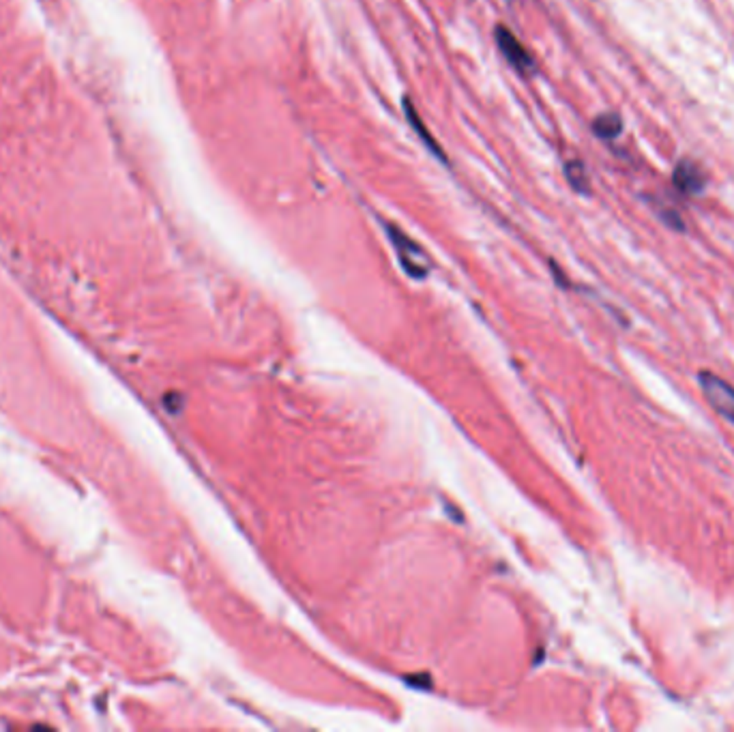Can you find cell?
<instances>
[{
	"mask_svg": "<svg viewBox=\"0 0 734 732\" xmlns=\"http://www.w3.org/2000/svg\"><path fill=\"white\" fill-rule=\"evenodd\" d=\"M404 112H406V119H408V123H411V127H413L417 133H421V140H423V144H425V146H427V148H429L434 155H438V159H443V161H445V153H443V148L438 146V142H434V138L429 135V131L425 129V125H423L421 116L415 112L413 103L408 101V99H404Z\"/></svg>",
	"mask_w": 734,
	"mask_h": 732,
	"instance_id": "5b68a950",
	"label": "cell"
},
{
	"mask_svg": "<svg viewBox=\"0 0 734 732\" xmlns=\"http://www.w3.org/2000/svg\"><path fill=\"white\" fill-rule=\"evenodd\" d=\"M592 131L599 135V138H604V140H614L616 135L622 131V121H620V116H616L612 112L610 114H602V116L595 119Z\"/></svg>",
	"mask_w": 734,
	"mask_h": 732,
	"instance_id": "52a82bcc",
	"label": "cell"
},
{
	"mask_svg": "<svg viewBox=\"0 0 734 732\" xmlns=\"http://www.w3.org/2000/svg\"><path fill=\"white\" fill-rule=\"evenodd\" d=\"M674 185L681 189L683 194H689V196H696L700 194L702 189L706 187V178H704V172L694 164V161L689 159H683L681 164H678L674 168V176H672Z\"/></svg>",
	"mask_w": 734,
	"mask_h": 732,
	"instance_id": "277c9868",
	"label": "cell"
},
{
	"mask_svg": "<svg viewBox=\"0 0 734 732\" xmlns=\"http://www.w3.org/2000/svg\"><path fill=\"white\" fill-rule=\"evenodd\" d=\"M496 45H498L500 54L505 56V61L518 73L526 75V73L533 71L535 63L530 59L528 49L518 39H515V35L509 29H505V26H498V29H496Z\"/></svg>",
	"mask_w": 734,
	"mask_h": 732,
	"instance_id": "3957f363",
	"label": "cell"
},
{
	"mask_svg": "<svg viewBox=\"0 0 734 732\" xmlns=\"http://www.w3.org/2000/svg\"><path fill=\"white\" fill-rule=\"evenodd\" d=\"M387 234L393 243V247L397 250V256H399V262L404 264V268L408 270L411 275L415 277H423L427 275L429 270V260L425 256V252L417 245V243L408 236L406 232H402L399 228L387 224Z\"/></svg>",
	"mask_w": 734,
	"mask_h": 732,
	"instance_id": "7a4b0ae2",
	"label": "cell"
},
{
	"mask_svg": "<svg viewBox=\"0 0 734 732\" xmlns=\"http://www.w3.org/2000/svg\"><path fill=\"white\" fill-rule=\"evenodd\" d=\"M698 383L704 397L713 406V411L734 423V387L709 369L698 374Z\"/></svg>",
	"mask_w": 734,
	"mask_h": 732,
	"instance_id": "6da1fadb",
	"label": "cell"
},
{
	"mask_svg": "<svg viewBox=\"0 0 734 732\" xmlns=\"http://www.w3.org/2000/svg\"><path fill=\"white\" fill-rule=\"evenodd\" d=\"M565 176L569 181V185L576 189L578 194H588L590 192V181L586 174V168L582 161H567L565 164Z\"/></svg>",
	"mask_w": 734,
	"mask_h": 732,
	"instance_id": "8992f818",
	"label": "cell"
}]
</instances>
